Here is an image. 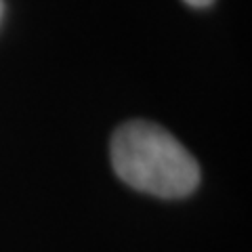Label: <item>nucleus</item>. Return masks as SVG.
Returning <instances> with one entry per match:
<instances>
[{"label":"nucleus","mask_w":252,"mask_h":252,"mask_svg":"<svg viewBox=\"0 0 252 252\" xmlns=\"http://www.w3.org/2000/svg\"><path fill=\"white\" fill-rule=\"evenodd\" d=\"M2 13H4V2L0 0V19H2Z\"/></svg>","instance_id":"nucleus-3"},{"label":"nucleus","mask_w":252,"mask_h":252,"mask_svg":"<svg viewBox=\"0 0 252 252\" xmlns=\"http://www.w3.org/2000/svg\"><path fill=\"white\" fill-rule=\"evenodd\" d=\"M112 164L126 185L158 198H183L200 183L193 156L166 128L143 120L114 132Z\"/></svg>","instance_id":"nucleus-1"},{"label":"nucleus","mask_w":252,"mask_h":252,"mask_svg":"<svg viewBox=\"0 0 252 252\" xmlns=\"http://www.w3.org/2000/svg\"><path fill=\"white\" fill-rule=\"evenodd\" d=\"M183 2L191 4V6H208V4H212V0H183Z\"/></svg>","instance_id":"nucleus-2"}]
</instances>
